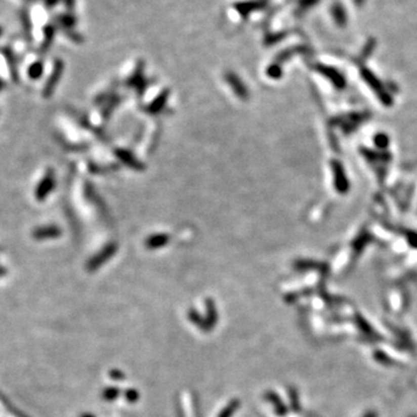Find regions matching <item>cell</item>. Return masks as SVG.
Masks as SVG:
<instances>
[{
    "mask_svg": "<svg viewBox=\"0 0 417 417\" xmlns=\"http://www.w3.org/2000/svg\"><path fill=\"white\" fill-rule=\"evenodd\" d=\"M0 35H2V28H0Z\"/></svg>",
    "mask_w": 417,
    "mask_h": 417,
    "instance_id": "8fae6325",
    "label": "cell"
},
{
    "mask_svg": "<svg viewBox=\"0 0 417 417\" xmlns=\"http://www.w3.org/2000/svg\"><path fill=\"white\" fill-rule=\"evenodd\" d=\"M63 2L65 3L66 6L70 7V9H71V7H73V5H74V0H63Z\"/></svg>",
    "mask_w": 417,
    "mask_h": 417,
    "instance_id": "9c48e42d",
    "label": "cell"
},
{
    "mask_svg": "<svg viewBox=\"0 0 417 417\" xmlns=\"http://www.w3.org/2000/svg\"><path fill=\"white\" fill-rule=\"evenodd\" d=\"M55 188V175L54 172L51 170L48 171L44 178L41 180V182L38 183L37 188L35 190V197L38 200H44L48 196H49L52 189Z\"/></svg>",
    "mask_w": 417,
    "mask_h": 417,
    "instance_id": "6da1fadb",
    "label": "cell"
},
{
    "mask_svg": "<svg viewBox=\"0 0 417 417\" xmlns=\"http://www.w3.org/2000/svg\"><path fill=\"white\" fill-rule=\"evenodd\" d=\"M63 69H64L63 63L59 61V59L58 61H56L55 65H54V70H52V73L50 75L49 80H48L46 87H44V90H43L44 98H49V96H51L52 93H54L55 88L56 86H57L59 79H61Z\"/></svg>",
    "mask_w": 417,
    "mask_h": 417,
    "instance_id": "7a4b0ae2",
    "label": "cell"
},
{
    "mask_svg": "<svg viewBox=\"0 0 417 417\" xmlns=\"http://www.w3.org/2000/svg\"><path fill=\"white\" fill-rule=\"evenodd\" d=\"M43 71H44V67H43V63L42 62H35L31 64L29 66V69H28V75H29L30 79L33 80H37L42 77L43 74Z\"/></svg>",
    "mask_w": 417,
    "mask_h": 417,
    "instance_id": "277c9868",
    "label": "cell"
},
{
    "mask_svg": "<svg viewBox=\"0 0 417 417\" xmlns=\"http://www.w3.org/2000/svg\"><path fill=\"white\" fill-rule=\"evenodd\" d=\"M6 58L7 61H9V64L11 65V71H12V77H13L14 81H17L18 80V74H17V70H15V65H14V57L13 55H12L11 51H6Z\"/></svg>",
    "mask_w": 417,
    "mask_h": 417,
    "instance_id": "8992f818",
    "label": "cell"
},
{
    "mask_svg": "<svg viewBox=\"0 0 417 417\" xmlns=\"http://www.w3.org/2000/svg\"><path fill=\"white\" fill-rule=\"evenodd\" d=\"M55 36V28L52 26H47L46 29H44V41L42 44V49L46 51L49 49L50 44L52 43V39H54Z\"/></svg>",
    "mask_w": 417,
    "mask_h": 417,
    "instance_id": "5b68a950",
    "label": "cell"
},
{
    "mask_svg": "<svg viewBox=\"0 0 417 417\" xmlns=\"http://www.w3.org/2000/svg\"><path fill=\"white\" fill-rule=\"evenodd\" d=\"M59 22H61L64 27L69 28L75 23V18H73L70 14H64L62 17H59Z\"/></svg>",
    "mask_w": 417,
    "mask_h": 417,
    "instance_id": "52a82bcc",
    "label": "cell"
},
{
    "mask_svg": "<svg viewBox=\"0 0 417 417\" xmlns=\"http://www.w3.org/2000/svg\"><path fill=\"white\" fill-rule=\"evenodd\" d=\"M27 2H34V0H27Z\"/></svg>",
    "mask_w": 417,
    "mask_h": 417,
    "instance_id": "7c38bea8",
    "label": "cell"
},
{
    "mask_svg": "<svg viewBox=\"0 0 417 417\" xmlns=\"http://www.w3.org/2000/svg\"><path fill=\"white\" fill-rule=\"evenodd\" d=\"M81 417H94L93 415H90V414H85V415H82Z\"/></svg>",
    "mask_w": 417,
    "mask_h": 417,
    "instance_id": "30bf717a",
    "label": "cell"
},
{
    "mask_svg": "<svg viewBox=\"0 0 417 417\" xmlns=\"http://www.w3.org/2000/svg\"><path fill=\"white\" fill-rule=\"evenodd\" d=\"M62 234L61 228L54 225L49 226H42L38 228H35L33 232V236L36 240H46V239H54L58 238Z\"/></svg>",
    "mask_w": 417,
    "mask_h": 417,
    "instance_id": "3957f363",
    "label": "cell"
},
{
    "mask_svg": "<svg viewBox=\"0 0 417 417\" xmlns=\"http://www.w3.org/2000/svg\"><path fill=\"white\" fill-rule=\"evenodd\" d=\"M59 0H44V3H46V5L48 7H54L55 5H57Z\"/></svg>",
    "mask_w": 417,
    "mask_h": 417,
    "instance_id": "ba28073f",
    "label": "cell"
}]
</instances>
